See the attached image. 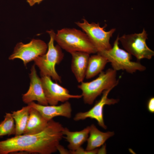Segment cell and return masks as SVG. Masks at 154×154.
<instances>
[{"instance_id":"1","label":"cell","mask_w":154,"mask_h":154,"mask_svg":"<svg viewBox=\"0 0 154 154\" xmlns=\"http://www.w3.org/2000/svg\"><path fill=\"white\" fill-rule=\"evenodd\" d=\"M64 128L61 123L51 119L38 133L15 135L0 141V154L18 152L41 154L55 153L63 137Z\"/></svg>"},{"instance_id":"2","label":"cell","mask_w":154,"mask_h":154,"mask_svg":"<svg viewBox=\"0 0 154 154\" xmlns=\"http://www.w3.org/2000/svg\"><path fill=\"white\" fill-rule=\"evenodd\" d=\"M54 40L61 48L71 53L82 51L89 54L97 52L96 48L85 33L74 28H64L58 31Z\"/></svg>"},{"instance_id":"3","label":"cell","mask_w":154,"mask_h":154,"mask_svg":"<svg viewBox=\"0 0 154 154\" xmlns=\"http://www.w3.org/2000/svg\"><path fill=\"white\" fill-rule=\"evenodd\" d=\"M119 82L117 78V71L110 68L102 72L97 78L92 81L81 82L78 87L82 91L81 95L84 103L91 105L104 91L113 89Z\"/></svg>"},{"instance_id":"4","label":"cell","mask_w":154,"mask_h":154,"mask_svg":"<svg viewBox=\"0 0 154 154\" xmlns=\"http://www.w3.org/2000/svg\"><path fill=\"white\" fill-rule=\"evenodd\" d=\"M47 32L50 37L48 44V50L45 54L35 60V64L39 69L42 76H49L56 81L61 83V77L56 72L55 66L62 60L64 54L58 45H54L56 34L54 31L52 30Z\"/></svg>"},{"instance_id":"5","label":"cell","mask_w":154,"mask_h":154,"mask_svg":"<svg viewBox=\"0 0 154 154\" xmlns=\"http://www.w3.org/2000/svg\"><path fill=\"white\" fill-rule=\"evenodd\" d=\"M119 38L118 35L110 49L97 53L105 57L111 63L112 68L116 71L121 70L132 74L137 71H145L146 67L144 66L139 62L132 61L131 55L119 48Z\"/></svg>"},{"instance_id":"6","label":"cell","mask_w":154,"mask_h":154,"mask_svg":"<svg viewBox=\"0 0 154 154\" xmlns=\"http://www.w3.org/2000/svg\"><path fill=\"white\" fill-rule=\"evenodd\" d=\"M147 35L144 29L141 33L124 35L119 37V40L126 51L137 60L150 59L154 55V52L146 44Z\"/></svg>"},{"instance_id":"7","label":"cell","mask_w":154,"mask_h":154,"mask_svg":"<svg viewBox=\"0 0 154 154\" xmlns=\"http://www.w3.org/2000/svg\"><path fill=\"white\" fill-rule=\"evenodd\" d=\"M83 21L82 22H77L76 23L86 34L96 48L97 52L112 48L110 41L116 30L115 29L106 31L104 30L107 26L106 24L101 27L98 23H90L84 19H83Z\"/></svg>"},{"instance_id":"8","label":"cell","mask_w":154,"mask_h":154,"mask_svg":"<svg viewBox=\"0 0 154 154\" xmlns=\"http://www.w3.org/2000/svg\"><path fill=\"white\" fill-rule=\"evenodd\" d=\"M47 49L48 45L44 41L33 39L26 44L21 42L17 43L9 59H20L26 66L29 62L34 60L38 56L45 54Z\"/></svg>"},{"instance_id":"9","label":"cell","mask_w":154,"mask_h":154,"mask_svg":"<svg viewBox=\"0 0 154 154\" xmlns=\"http://www.w3.org/2000/svg\"><path fill=\"white\" fill-rule=\"evenodd\" d=\"M41 80L48 104L57 105L60 102H64L70 99H79L82 98L81 94H70L68 89L57 83L53 82L50 77L42 76Z\"/></svg>"},{"instance_id":"10","label":"cell","mask_w":154,"mask_h":154,"mask_svg":"<svg viewBox=\"0 0 154 154\" xmlns=\"http://www.w3.org/2000/svg\"><path fill=\"white\" fill-rule=\"evenodd\" d=\"M112 89L110 88L104 91L100 99L91 109L85 112L77 113L74 118V120L77 121L88 118L94 119L100 126L104 129H106L107 127L105 124L104 119V107L106 105L114 104L119 101L118 99L108 98L109 93Z\"/></svg>"},{"instance_id":"11","label":"cell","mask_w":154,"mask_h":154,"mask_svg":"<svg viewBox=\"0 0 154 154\" xmlns=\"http://www.w3.org/2000/svg\"><path fill=\"white\" fill-rule=\"evenodd\" d=\"M30 85L27 92L23 94L22 100L23 102L28 104L34 101L43 105H48L43 88L41 78L37 75L34 65H33L29 74Z\"/></svg>"},{"instance_id":"12","label":"cell","mask_w":154,"mask_h":154,"mask_svg":"<svg viewBox=\"0 0 154 154\" xmlns=\"http://www.w3.org/2000/svg\"><path fill=\"white\" fill-rule=\"evenodd\" d=\"M28 105L37 110L48 121L57 116H62L68 118L71 117V106L68 101L59 105H43L33 102L28 104Z\"/></svg>"},{"instance_id":"13","label":"cell","mask_w":154,"mask_h":154,"mask_svg":"<svg viewBox=\"0 0 154 154\" xmlns=\"http://www.w3.org/2000/svg\"><path fill=\"white\" fill-rule=\"evenodd\" d=\"M72 55L71 69L79 83L83 81L85 77L90 54L82 51L70 53Z\"/></svg>"},{"instance_id":"14","label":"cell","mask_w":154,"mask_h":154,"mask_svg":"<svg viewBox=\"0 0 154 154\" xmlns=\"http://www.w3.org/2000/svg\"><path fill=\"white\" fill-rule=\"evenodd\" d=\"M90 126L78 131H72L67 128H64L62 133L69 144L68 147L70 150L74 151L81 147L87 141L89 136Z\"/></svg>"},{"instance_id":"15","label":"cell","mask_w":154,"mask_h":154,"mask_svg":"<svg viewBox=\"0 0 154 154\" xmlns=\"http://www.w3.org/2000/svg\"><path fill=\"white\" fill-rule=\"evenodd\" d=\"M114 134L113 131L106 132L100 131L94 124L90 126L88 137L86 150L91 151L102 146L106 141Z\"/></svg>"},{"instance_id":"16","label":"cell","mask_w":154,"mask_h":154,"mask_svg":"<svg viewBox=\"0 0 154 154\" xmlns=\"http://www.w3.org/2000/svg\"><path fill=\"white\" fill-rule=\"evenodd\" d=\"M48 121L37 110L30 107L28 120L23 134H32L38 133L45 128Z\"/></svg>"},{"instance_id":"17","label":"cell","mask_w":154,"mask_h":154,"mask_svg":"<svg viewBox=\"0 0 154 154\" xmlns=\"http://www.w3.org/2000/svg\"><path fill=\"white\" fill-rule=\"evenodd\" d=\"M108 62L105 57L98 53L90 56L85 78L90 79L99 74L103 71Z\"/></svg>"},{"instance_id":"18","label":"cell","mask_w":154,"mask_h":154,"mask_svg":"<svg viewBox=\"0 0 154 154\" xmlns=\"http://www.w3.org/2000/svg\"><path fill=\"white\" fill-rule=\"evenodd\" d=\"M30 107L28 105L21 109L12 112L15 126V135L23 134L25 130L29 116Z\"/></svg>"},{"instance_id":"19","label":"cell","mask_w":154,"mask_h":154,"mask_svg":"<svg viewBox=\"0 0 154 154\" xmlns=\"http://www.w3.org/2000/svg\"><path fill=\"white\" fill-rule=\"evenodd\" d=\"M4 120L0 123V137L15 134V121L12 114L6 113Z\"/></svg>"},{"instance_id":"20","label":"cell","mask_w":154,"mask_h":154,"mask_svg":"<svg viewBox=\"0 0 154 154\" xmlns=\"http://www.w3.org/2000/svg\"><path fill=\"white\" fill-rule=\"evenodd\" d=\"M98 149L97 148L91 151H87L81 147L74 151H69L70 154H98Z\"/></svg>"},{"instance_id":"21","label":"cell","mask_w":154,"mask_h":154,"mask_svg":"<svg viewBox=\"0 0 154 154\" xmlns=\"http://www.w3.org/2000/svg\"><path fill=\"white\" fill-rule=\"evenodd\" d=\"M147 108L150 112H154V98L152 97L149 100L147 103Z\"/></svg>"},{"instance_id":"22","label":"cell","mask_w":154,"mask_h":154,"mask_svg":"<svg viewBox=\"0 0 154 154\" xmlns=\"http://www.w3.org/2000/svg\"><path fill=\"white\" fill-rule=\"evenodd\" d=\"M57 151H58L60 154H70V151H68L60 144L58 147Z\"/></svg>"},{"instance_id":"23","label":"cell","mask_w":154,"mask_h":154,"mask_svg":"<svg viewBox=\"0 0 154 154\" xmlns=\"http://www.w3.org/2000/svg\"><path fill=\"white\" fill-rule=\"evenodd\" d=\"M43 0H26L30 6H33L36 3L39 4Z\"/></svg>"},{"instance_id":"24","label":"cell","mask_w":154,"mask_h":154,"mask_svg":"<svg viewBox=\"0 0 154 154\" xmlns=\"http://www.w3.org/2000/svg\"><path fill=\"white\" fill-rule=\"evenodd\" d=\"M102 147L100 149H98V154L105 153H106L105 146L102 145Z\"/></svg>"}]
</instances>
